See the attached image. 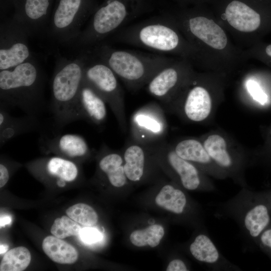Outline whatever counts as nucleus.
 I'll use <instances>...</instances> for the list:
<instances>
[{
  "mask_svg": "<svg viewBox=\"0 0 271 271\" xmlns=\"http://www.w3.org/2000/svg\"><path fill=\"white\" fill-rule=\"evenodd\" d=\"M173 18L195 51V66L203 71L228 75L248 60L208 5H200Z\"/></svg>",
  "mask_w": 271,
  "mask_h": 271,
  "instance_id": "obj_1",
  "label": "nucleus"
},
{
  "mask_svg": "<svg viewBox=\"0 0 271 271\" xmlns=\"http://www.w3.org/2000/svg\"><path fill=\"white\" fill-rule=\"evenodd\" d=\"M209 5L242 50L250 48L271 33V0H213Z\"/></svg>",
  "mask_w": 271,
  "mask_h": 271,
  "instance_id": "obj_2",
  "label": "nucleus"
},
{
  "mask_svg": "<svg viewBox=\"0 0 271 271\" xmlns=\"http://www.w3.org/2000/svg\"><path fill=\"white\" fill-rule=\"evenodd\" d=\"M115 38L124 43L188 59L195 66V51L173 18L129 26L118 31Z\"/></svg>",
  "mask_w": 271,
  "mask_h": 271,
  "instance_id": "obj_3",
  "label": "nucleus"
},
{
  "mask_svg": "<svg viewBox=\"0 0 271 271\" xmlns=\"http://www.w3.org/2000/svg\"><path fill=\"white\" fill-rule=\"evenodd\" d=\"M44 78L39 67L30 60L0 71L1 105L17 107L36 116L44 104Z\"/></svg>",
  "mask_w": 271,
  "mask_h": 271,
  "instance_id": "obj_4",
  "label": "nucleus"
},
{
  "mask_svg": "<svg viewBox=\"0 0 271 271\" xmlns=\"http://www.w3.org/2000/svg\"><path fill=\"white\" fill-rule=\"evenodd\" d=\"M227 76L212 71H195L167 109L193 122L204 121L212 111L214 100L222 96Z\"/></svg>",
  "mask_w": 271,
  "mask_h": 271,
  "instance_id": "obj_5",
  "label": "nucleus"
},
{
  "mask_svg": "<svg viewBox=\"0 0 271 271\" xmlns=\"http://www.w3.org/2000/svg\"><path fill=\"white\" fill-rule=\"evenodd\" d=\"M98 50L100 60L132 91L146 86L158 71L174 58L114 49L107 46H102Z\"/></svg>",
  "mask_w": 271,
  "mask_h": 271,
  "instance_id": "obj_6",
  "label": "nucleus"
},
{
  "mask_svg": "<svg viewBox=\"0 0 271 271\" xmlns=\"http://www.w3.org/2000/svg\"><path fill=\"white\" fill-rule=\"evenodd\" d=\"M85 66L82 61L76 59L66 60L56 67L52 81L51 109L58 127L78 120L77 105Z\"/></svg>",
  "mask_w": 271,
  "mask_h": 271,
  "instance_id": "obj_7",
  "label": "nucleus"
},
{
  "mask_svg": "<svg viewBox=\"0 0 271 271\" xmlns=\"http://www.w3.org/2000/svg\"><path fill=\"white\" fill-rule=\"evenodd\" d=\"M230 212L240 224L245 234L256 241L262 232L271 226V206L268 193L246 191L229 204Z\"/></svg>",
  "mask_w": 271,
  "mask_h": 271,
  "instance_id": "obj_8",
  "label": "nucleus"
},
{
  "mask_svg": "<svg viewBox=\"0 0 271 271\" xmlns=\"http://www.w3.org/2000/svg\"><path fill=\"white\" fill-rule=\"evenodd\" d=\"M84 80L90 85L109 105L118 126L123 133L127 131L124 94L118 77L112 69L100 60L85 65Z\"/></svg>",
  "mask_w": 271,
  "mask_h": 271,
  "instance_id": "obj_9",
  "label": "nucleus"
},
{
  "mask_svg": "<svg viewBox=\"0 0 271 271\" xmlns=\"http://www.w3.org/2000/svg\"><path fill=\"white\" fill-rule=\"evenodd\" d=\"M188 59H174L158 71L149 80L148 92L167 108L196 71Z\"/></svg>",
  "mask_w": 271,
  "mask_h": 271,
  "instance_id": "obj_10",
  "label": "nucleus"
},
{
  "mask_svg": "<svg viewBox=\"0 0 271 271\" xmlns=\"http://www.w3.org/2000/svg\"><path fill=\"white\" fill-rule=\"evenodd\" d=\"M149 146L153 155L166 163L184 188L196 190L202 187L207 191L214 189L207 175L191 163L179 157L172 145L160 142Z\"/></svg>",
  "mask_w": 271,
  "mask_h": 271,
  "instance_id": "obj_11",
  "label": "nucleus"
},
{
  "mask_svg": "<svg viewBox=\"0 0 271 271\" xmlns=\"http://www.w3.org/2000/svg\"><path fill=\"white\" fill-rule=\"evenodd\" d=\"M128 13L121 2L114 0L99 9L77 41L81 44H94L119 30L127 22Z\"/></svg>",
  "mask_w": 271,
  "mask_h": 271,
  "instance_id": "obj_12",
  "label": "nucleus"
},
{
  "mask_svg": "<svg viewBox=\"0 0 271 271\" xmlns=\"http://www.w3.org/2000/svg\"><path fill=\"white\" fill-rule=\"evenodd\" d=\"M168 124L163 108L158 103H148L133 112L130 121L131 140L150 145L161 142Z\"/></svg>",
  "mask_w": 271,
  "mask_h": 271,
  "instance_id": "obj_13",
  "label": "nucleus"
},
{
  "mask_svg": "<svg viewBox=\"0 0 271 271\" xmlns=\"http://www.w3.org/2000/svg\"><path fill=\"white\" fill-rule=\"evenodd\" d=\"M0 70L13 68L30 59L24 29L15 22L1 29Z\"/></svg>",
  "mask_w": 271,
  "mask_h": 271,
  "instance_id": "obj_14",
  "label": "nucleus"
},
{
  "mask_svg": "<svg viewBox=\"0 0 271 271\" xmlns=\"http://www.w3.org/2000/svg\"><path fill=\"white\" fill-rule=\"evenodd\" d=\"M200 140L213 161L227 177L236 179L240 177L243 161L226 137L212 132L203 136Z\"/></svg>",
  "mask_w": 271,
  "mask_h": 271,
  "instance_id": "obj_15",
  "label": "nucleus"
},
{
  "mask_svg": "<svg viewBox=\"0 0 271 271\" xmlns=\"http://www.w3.org/2000/svg\"><path fill=\"white\" fill-rule=\"evenodd\" d=\"M82 2V0H60L50 22L49 31L53 38L62 42L77 38L83 23L79 15Z\"/></svg>",
  "mask_w": 271,
  "mask_h": 271,
  "instance_id": "obj_16",
  "label": "nucleus"
},
{
  "mask_svg": "<svg viewBox=\"0 0 271 271\" xmlns=\"http://www.w3.org/2000/svg\"><path fill=\"white\" fill-rule=\"evenodd\" d=\"M39 147L46 153H53L69 160H83L92 154L86 140L74 133L58 134L51 138L41 136Z\"/></svg>",
  "mask_w": 271,
  "mask_h": 271,
  "instance_id": "obj_17",
  "label": "nucleus"
},
{
  "mask_svg": "<svg viewBox=\"0 0 271 271\" xmlns=\"http://www.w3.org/2000/svg\"><path fill=\"white\" fill-rule=\"evenodd\" d=\"M176 153L191 163L207 176L224 179L227 175L213 161L200 140L190 138L172 145Z\"/></svg>",
  "mask_w": 271,
  "mask_h": 271,
  "instance_id": "obj_18",
  "label": "nucleus"
},
{
  "mask_svg": "<svg viewBox=\"0 0 271 271\" xmlns=\"http://www.w3.org/2000/svg\"><path fill=\"white\" fill-rule=\"evenodd\" d=\"M106 102L97 91L83 80L77 105V120H85L102 127L107 118Z\"/></svg>",
  "mask_w": 271,
  "mask_h": 271,
  "instance_id": "obj_19",
  "label": "nucleus"
},
{
  "mask_svg": "<svg viewBox=\"0 0 271 271\" xmlns=\"http://www.w3.org/2000/svg\"><path fill=\"white\" fill-rule=\"evenodd\" d=\"M40 123L36 116L16 117L11 115L7 108L0 105V147L20 134L35 130Z\"/></svg>",
  "mask_w": 271,
  "mask_h": 271,
  "instance_id": "obj_20",
  "label": "nucleus"
},
{
  "mask_svg": "<svg viewBox=\"0 0 271 271\" xmlns=\"http://www.w3.org/2000/svg\"><path fill=\"white\" fill-rule=\"evenodd\" d=\"M124 149L122 157L126 177L130 181H139L145 174L147 159L150 153L149 145L130 139Z\"/></svg>",
  "mask_w": 271,
  "mask_h": 271,
  "instance_id": "obj_21",
  "label": "nucleus"
},
{
  "mask_svg": "<svg viewBox=\"0 0 271 271\" xmlns=\"http://www.w3.org/2000/svg\"><path fill=\"white\" fill-rule=\"evenodd\" d=\"M98 168L106 177L108 182L117 188L123 187L127 178L123 168L122 155L113 151L105 144L100 148Z\"/></svg>",
  "mask_w": 271,
  "mask_h": 271,
  "instance_id": "obj_22",
  "label": "nucleus"
},
{
  "mask_svg": "<svg viewBox=\"0 0 271 271\" xmlns=\"http://www.w3.org/2000/svg\"><path fill=\"white\" fill-rule=\"evenodd\" d=\"M49 4V0H26L24 17L16 23L29 34L41 31L47 23L45 20Z\"/></svg>",
  "mask_w": 271,
  "mask_h": 271,
  "instance_id": "obj_23",
  "label": "nucleus"
},
{
  "mask_svg": "<svg viewBox=\"0 0 271 271\" xmlns=\"http://www.w3.org/2000/svg\"><path fill=\"white\" fill-rule=\"evenodd\" d=\"M189 249L196 260L207 265L217 267L224 265L225 259L208 235H198L190 244Z\"/></svg>",
  "mask_w": 271,
  "mask_h": 271,
  "instance_id": "obj_24",
  "label": "nucleus"
},
{
  "mask_svg": "<svg viewBox=\"0 0 271 271\" xmlns=\"http://www.w3.org/2000/svg\"><path fill=\"white\" fill-rule=\"evenodd\" d=\"M42 248L53 261L61 264H72L78 259V253L71 244L55 236L44 238Z\"/></svg>",
  "mask_w": 271,
  "mask_h": 271,
  "instance_id": "obj_25",
  "label": "nucleus"
},
{
  "mask_svg": "<svg viewBox=\"0 0 271 271\" xmlns=\"http://www.w3.org/2000/svg\"><path fill=\"white\" fill-rule=\"evenodd\" d=\"M44 164L45 173L56 179V184L59 180L67 183L75 181L78 177L79 171L73 161L59 157H53L41 161Z\"/></svg>",
  "mask_w": 271,
  "mask_h": 271,
  "instance_id": "obj_26",
  "label": "nucleus"
},
{
  "mask_svg": "<svg viewBox=\"0 0 271 271\" xmlns=\"http://www.w3.org/2000/svg\"><path fill=\"white\" fill-rule=\"evenodd\" d=\"M159 206L176 214H181L187 204L185 193L171 185H165L155 198Z\"/></svg>",
  "mask_w": 271,
  "mask_h": 271,
  "instance_id": "obj_27",
  "label": "nucleus"
},
{
  "mask_svg": "<svg viewBox=\"0 0 271 271\" xmlns=\"http://www.w3.org/2000/svg\"><path fill=\"white\" fill-rule=\"evenodd\" d=\"M31 259L29 250L23 246L14 248L7 252L0 264L1 271H22L29 265Z\"/></svg>",
  "mask_w": 271,
  "mask_h": 271,
  "instance_id": "obj_28",
  "label": "nucleus"
},
{
  "mask_svg": "<svg viewBox=\"0 0 271 271\" xmlns=\"http://www.w3.org/2000/svg\"><path fill=\"white\" fill-rule=\"evenodd\" d=\"M164 233L163 226L159 224H153L144 229L133 231L130 235L129 239L136 246L149 245L155 247L159 245Z\"/></svg>",
  "mask_w": 271,
  "mask_h": 271,
  "instance_id": "obj_29",
  "label": "nucleus"
},
{
  "mask_svg": "<svg viewBox=\"0 0 271 271\" xmlns=\"http://www.w3.org/2000/svg\"><path fill=\"white\" fill-rule=\"evenodd\" d=\"M66 214L70 218L81 225L91 226L96 224L98 215L95 211L89 205L78 203L70 207Z\"/></svg>",
  "mask_w": 271,
  "mask_h": 271,
  "instance_id": "obj_30",
  "label": "nucleus"
},
{
  "mask_svg": "<svg viewBox=\"0 0 271 271\" xmlns=\"http://www.w3.org/2000/svg\"><path fill=\"white\" fill-rule=\"evenodd\" d=\"M81 229L77 222L69 216H63L54 220L51 232L54 236L62 239L70 236H78Z\"/></svg>",
  "mask_w": 271,
  "mask_h": 271,
  "instance_id": "obj_31",
  "label": "nucleus"
},
{
  "mask_svg": "<svg viewBox=\"0 0 271 271\" xmlns=\"http://www.w3.org/2000/svg\"><path fill=\"white\" fill-rule=\"evenodd\" d=\"M243 52L247 60H257L271 68V43L262 41Z\"/></svg>",
  "mask_w": 271,
  "mask_h": 271,
  "instance_id": "obj_32",
  "label": "nucleus"
},
{
  "mask_svg": "<svg viewBox=\"0 0 271 271\" xmlns=\"http://www.w3.org/2000/svg\"><path fill=\"white\" fill-rule=\"evenodd\" d=\"M244 85L247 93L254 100L261 104L267 103L268 96L254 75H248Z\"/></svg>",
  "mask_w": 271,
  "mask_h": 271,
  "instance_id": "obj_33",
  "label": "nucleus"
},
{
  "mask_svg": "<svg viewBox=\"0 0 271 271\" xmlns=\"http://www.w3.org/2000/svg\"><path fill=\"white\" fill-rule=\"evenodd\" d=\"M78 236L84 243L88 245L97 243L102 239V235L98 229L89 226L81 228Z\"/></svg>",
  "mask_w": 271,
  "mask_h": 271,
  "instance_id": "obj_34",
  "label": "nucleus"
},
{
  "mask_svg": "<svg viewBox=\"0 0 271 271\" xmlns=\"http://www.w3.org/2000/svg\"><path fill=\"white\" fill-rule=\"evenodd\" d=\"M256 242L271 257V226L262 232Z\"/></svg>",
  "mask_w": 271,
  "mask_h": 271,
  "instance_id": "obj_35",
  "label": "nucleus"
},
{
  "mask_svg": "<svg viewBox=\"0 0 271 271\" xmlns=\"http://www.w3.org/2000/svg\"><path fill=\"white\" fill-rule=\"evenodd\" d=\"M188 270L184 262L179 259L171 261L166 269L167 271H187Z\"/></svg>",
  "mask_w": 271,
  "mask_h": 271,
  "instance_id": "obj_36",
  "label": "nucleus"
},
{
  "mask_svg": "<svg viewBox=\"0 0 271 271\" xmlns=\"http://www.w3.org/2000/svg\"><path fill=\"white\" fill-rule=\"evenodd\" d=\"M10 173L8 168L3 163L0 164V187H4L8 182Z\"/></svg>",
  "mask_w": 271,
  "mask_h": 271,
  "instance_id": "obj_37",
  "label": "nucleus"
},
{
  "mask_svg": "<svg viewBox=\"0 0 271 271\" xmlns=\"http://www.w3.org/2000/svg\"><path fill=\"white\" fill-rule=\"evenodd\" d=\"M12 219L8 215H1L0 218V226L1 227H4L6 225L10 224L11 223Z\"/></svg>",
  "mask_w": 271,
  "mask_h": 271,
  "instance_id": "obj_38",
  "label": "nucleus"
},
{
  "mask_svg": "<svg viewBox=\"0 0 271 271\" xmlns=\"http://www.w3.org/2000/svg\"><path fill=\"white\" fill-rule=\"evenodd\" d=\"M8 249V246L4 244L0 245V253L1 254L6 253Z\"/></svg>",
  "mask_w": 271,
  "mask_h": 271,
  "instance_id": "obj_39",
  "label": "nucleus"
},
{
  "mask_svg": "<svg viewBox=\"0 0 271 271\" xmlns=\"http://www.w3.org/2000/svg\"><path fill=\"white\" fill-rule=\"evenodd\" d=\"M268 198H269L270 206H271V193H268Z\"/></svg>",
  "mask_w": 271,
  "mask_h": 271,
  "instance_id": "obj_40",
  "label": "nucleus"
},
{
  "mask_svg": "<svg viewBox=\"0 0 271 271\" xmlns=\"http://www.w3.org/2000/svg\"><path fill=\"white\" fill-rule=\"evenodd\" d=\"M270 134H271V129H270Z\"/></svg>",
  "mask_w": 271,
  "mask_h": 271,
  "instance_id": "obj_41",
  "label": "nucleus"
}]
</instances>
